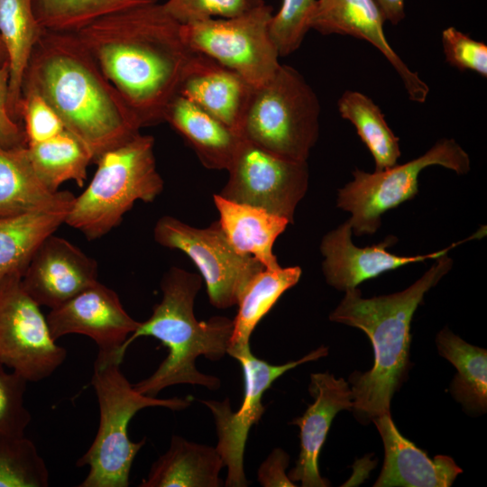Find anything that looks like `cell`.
I'll use <instances>...</instances> for the list:
<instances>
[{"label":"cell","mask_w":487,"mask_h":487,"mask_svg":"<svg viewBox=\"0 0 487 487\" xmlns=\"http://www.w3.org/2000/svg\"><path fill=\"white\" fill-rule=\"evenodd\" d=\"M181 24L154 3L98 18L74 32L142 127L164 121L192 51Z\"/></svg>","instance_id":"6da1fadb"},{"label":"cell","mask_w":487,"mask_h":487,"mask_svg":"<svg viewBox=\"0 0 487 487\" xmlns=\"http://www.w3.org/2000/svg\"><path fill=\"white\" fill-rule=\"evenodd\" d=\"M39 94L95 162L142 128L135 114L72 32L43 30L23 73L22 92Z\"/></svg>","instance_id":"7a4b0ae2"},{"label":"cell","mask_w":487,"mask_h":487,"mask_svg":"<svg viewBox=\"0 0 487 487\" xmlns=\"http://www.w3.org/2000/svg\"><path fill=\"white\" fill-rule=\"evenodd\" d=\"M453 267L446 254L409 288L390 295L362 297L357 288L345 295L329 319L363 331L374 354L369 371L350 376L354 395L352 411L360 421H372L390 412L391 401L407 376L409 367L410 325L425 294Z\"/></svg>","instance_id":"3957f363"},{"label":"cell","mask_w":487,"mask_h":487,"mask_svg":"<svg viewBox=\"0 0 487 487\" xmlns=\"http://www.w3.org/2000/svg\"><path fill=\"white\" fill-rule=\"evenodd\" d=\"M202 281L199 274L175 266L170 268L161 281V301L121 347L124 356L133 341L152 336L168 349L167 357L156 371L133 384L139 392L156 397L165 388L176 384L199 385L211 391L220 387L218 378L200 372L195 363L200 355L218 361L227 354L234 321L224 316L206 321L197 319L194 304Z\"/></svg>","instance_id":"277c9868"},{"label":"cell","mask_w":487,"mask_h":487,"mask_svg":"<svg viewBox=\"0 0 487 487\" xmlns=\"http://www.w3.org/2000/svg\"><path fill=\"white\" fill-rule=\"evenodd\" d=\"M123 358L118 351L97 352L91 384L100 420L93 443L76 463L89 467L79 487H127L133 460L145 444L144 438L133 442L128 436L133 416L145 408L179 411L190 404V398L159 399L139 392L120 369Z\"/></svg>","instance_id":"5b68a950"},{"label":"cell","mask_w":487,"mask_h":487,"mask_svg":"<svg viewBox=\"0 0 487 487\" xmlns=\"http://www.w3.org/2000/svg\"><path fill=\"white\" fill-rule=\"evenodd\" d=\"M154 139L140 133L102 153L96 172L68 212L65 223L88 240L105 236L138 201H154L164 182L157 170Z\"/></svg>","instance_id":"8992f818"},{"label":"cell","mask_w":487,"mask_h":487,"mask_svg":"<svg viewBox=\"0 0 487 487\" xmlns=\"http://www.w3.org/2000/svg\"><path fill=\"white\" fill-rule=\"evenodd\" d=\"M320 104L304 77L280 65L253 89L240 135L283 158L307 161L319 136Z\"/></svg>","instance_id":"52a82bcc"},{"label":"cell","mask_w":487,"mask_h":487,"mask_svg":"<svg viewBox=\"0 0 487 487\" xmlns=\"http://www.w3.org/2000/svg\"><path fill=\"white\" fill-rule=\"evenodd\" d=\"M438 165L464 175L471 170L468 153L454 139L437 141L423 155L398 165L370 173L356 169L353 180L338 189L337 207L351 214L352 232L372 234L381 225V216L412 199L418 193V176L429 166Z\"/></svg>","instance_id":"ba28073f"},{"label":"cell","mask_w":487,"mask_h":487,"mask_svg":"<svg viewBox=\"0 0 487 487\" xmlns=\"http://www.w3.org/2000/svg\"><path fill=\"white\" fill-rule=\"evenodd\" d=\"M271 16L272 8L264 3L239 16L181 24L180 32L192 51L232 69L255 88L281 65L270 35Z\"/></svg>","instance_id":"9c48e42d"},{"label":"cell","mask_w":487,"mask_h":487,"mask_svg":"<svg viewBox=\"0 0 487 487\" xmlns=\"http://www.w3.org/2000/svg\"><path fill=\"white\" fill-rule=\"evenodd\" d=\"M153 238L161 246L184 253L194 262L209 302L217 308L238 304L251 280L264 269L257 260L231 245L218 221L198 228L163 216L154 225Z\"/></svg>","instance_id":"30bf717a"},{"label":"cell","mask_w":487,"mask_h":487,"mask_svg":"<svg viewBox=\"0 0 487 487\" xmlns=\"http://www.w3.org/2000/svg\"><path fill=\"white\" fill-rule=\"evenodd\" d=\"M327 351V347L320 346L299 360L275 365L253 355L250 345L227 350V354L237 360L243 369L244 390L242 405L234 412L228 398L223 401L200 400L214 417L218 437L216 448L227 468L225 486L245 487L249 483L244 468V448L250 428L265 412L262 402L263 393L286 372L326 356Z\"/></svg>","instance_id":"8fae6325"},{"label":"cell","mask_w":487,"mask_h":487,"mask_svg":"<svg viewBox=\"0 0 487 487\" xmlns=\"http://www.w3.org/2000/svg\"><path fill=\"white\" fill-rule=\"evenodd\" d=\"M67 351L52 338L46 317L23 286L22 277L0 280V363L38 382L65 361Z\"/></svg>","instance_id":"7c38bea8"},{"label":"cell","mask_w":487,"mask_h":487,"mask_svg":"<svg viewBox=\"0 0 487 487\" xmlns=\"http://www.w3.org/2000/svg\"><path fill=\"white\" fill-rule=\"evenodd\" d=\"M226 170L221 197L294 223L296 208L308 188L307 161L283 158L243 138Z\"/></svg>","instance_id":"4fadbf2b"},{"label":"cell","mask_w":487,"mask_h":487,"mask_svg":"<svg viewBox=\"0 0 487 487\" xmlns=\"http://www.w3.org/2000/svg\"><path fill=\"white\" fill-rule=\"evenodd\" d=\"M46 320L55 341L66 335L79 334L90 337L98 351L120 354L141 323L126 312L117 293L99 281L51 308Z\"/></svg>","instance_id":"5bb4252c"},{"label":"cell","mask_w":487,"mask_h":487,"mask_svg":"<svg viewBox=\"0 0 487 487\" xmlns=\"http://www.w3.org/2000/svg\"><path fill=\"white\" fill-rule=\"evenodd\" d=\"M98 281V266L69 241L54 234L39 246L22 282L41 307L56 308Z\"/></svg>","instance_id":"9a60e30c"},{"label":"cell","mask_w":487,"mask_h":487,"mask_svg":"<svg viewBox=\"0 0 487 487\" xmlns=\"http://www.w3.org/2000/svg\"><path fill=\"white\" fill-rule=\"evenodd\" d=\"M352 233L347 220L326 234L320 244L324 256L322 270L326 280L330 286L343 291L357 288L367 280L409 263L436 259L446 254L457 244L478 236L476 233L464 241L428 254L400 256L387 251V248L398 241L394 235H388L378 244L360 248L353 244Z\"/></svg>","instance_id":"2e32d148"},{"label":"cell","mask_w":487,"mask_h":487,"mask_svg":"<svg viewBox=\"0 0 487 487\" xmlns=\"http://www.w3.org/2000/svg\"><path fill=\"white\" fill-rule=\"evenodd\" d=\"M385 21L375 0H317L309 26L325 35H350L371 43L398 73L409 99L424 103L429 87L388 42L383 29Z\"/></svg>","instance_id":"e0dca14e"},{"label":"cell","mask_w":487,"mask_h":487,"mask_svg":"<svg viewBox=\"0 0 487 487\" xmlns=\"http://www.w3.org/2000/svg\"><path fill=\"white\" fill-rule=\"evenodd\" d=\"M308 391L314 402L291 421L299 427L300 451L288 476L303 487H326L329 482L319 473V453L335 415L344 409L352 411L354 395L348 382L328 372L312 373Z\"/></svg>","instance_id":"ac0fdd59"},{"label":"cell","mask_w":487,"mask_h":487,"mask_svg":"<svg viewBox=\"0 0 487 487\" xmlns=\"http://www.w3.org/2000/svg\"><path fill=\"white\" fill-rule=\"evenodd\" d=\"M383 442L384 463L375 487H449L463 471L452 457L433 459L404 437L391 412L372 419Z\"/></svg>","instance_id":"d6986e66"},{"label":"cell","mask_w":487,"mask_h":487,"mask_svg":"<svg viewBox=\"0 0 487 487\" xmlns=\"http://www.w3.org/2000/svg\"><path fill=\"white\" fill-rule=\"evenodd\" d=\"M253 89L232 69L206 55L194 52L186 67L178 94L240 134Z\"/></svg>","instance_id":"ffe728a7"},{"label":"cell","mask_w":487,"mask_h":487,"mask_svg":"<svg viewBox=\"0 0 487 487\" xmlns=\"http://www.w3.org/2000/svg\"><path fill=\"white\" fill-rule=\"evenodd\" d=\"M75 196L51 191L38 177L27 145L0 147V217L38 211L69 212Z\"/></svg>","instance_id":"44dd1931"},{"label":"cell","mask_w":487,"mask_h":487,"mask_svg":"<svg viewBox=\"0 0 487 487\" xmlns=\"http://www.w3.org/2000/svg\"><path fill=\"white\" fill-rule=\"evenodd\" d=\"M164 121L188 142L201 163L211 170H226L243 139L216 116L179 94L169 104Z\"/></svg>","instance_id":"7402d4cb"},{"label":"cell","mask_w":487,"mask_h":487,"mask_svg":"<svg viewBox=\"0 0 487 487\" xmlns=\"http://www.w3.org/2000/svg\"><path fill=\"white\" fill-rule=\"evenodd\" d=\"M213 200L220 226L237 252L252 256L265 269L280 267L273 245L289 224L286 218L261 207L228 200L219 194H215Z\"/></svg>","instance_id":"603a6c76"},{"label":"cell","mask_w":487,"mask_h":487,"mask_svg":"<svg viewBox=\"0 0 487 487\" xmlns=\"http://www.w3.org/2000/svg\"><path fill=\"white\" fill-rule=\"evenodd\" d=\"M224 462L216 447L173 435L169 449L152 465L141 487H218Z\"/></svg>","instance_id":"cb8c5ba5"},{"label":"cell","mask_w":487,"mask_h":487,"mask_svg":"<svg viewBox=\"0 0 487 487\" xmlns=\"http://www.w3.org/2000/svg\"><path fill=\"white\" fill-rule=\"evenodd\" d=\"M43 30L36 20L32 0H0V33L9 56L8 110L12 119L21 124L23 77Z\"/></svg>","instance_id":"d4e9b609"},{"label":"cell","mask_w":487,"mask_h":487,"mask_svg":"<svg viewBox=\"0 0 487 487\" xmlns=\"http://www.w3.org/2000/svg\"><path fill=\"white\" fill-rule=\"evenodd\" d=\"M67 214L38 211L0 217V280L23 277L39 246L65 223Z\"/></svg>","instance_id":"484cf974"},{"label":"cell","mask_w":487,"mask_h":487,"mask_svg":"<svg viewBox=\"0 0 487 487\" xmlns=\"http://www.w3.org/2000/svg\"><path fill=\"white\" fill-rule=\"evenodd\" d=\"M299 266L263 269L249 283L238 301V312L229 348L250 345L251 335L282 294L294 287L301 277ZM227 349V350H228Z\"/></svg>","instance_id":"4316f807"},{"label":"cell","mask_w":487,"mask_h":487,"mask_svg":"<svg viewBox=\"0 0 487 487\" xmlns=\"http://www.w3.org/2000/svg\"><path fill=\"white\" fill-rule=\"evenodd\" d=\"M27 151L38 177L51 191H58L60 185L68 180H74L80 188L84 186L93 156L69 131L41 142L27 144Z\"/></svg>","instance_id":"83f0119b"},{"label":"cell","mask_w":487,"mask_h":487,"mask_svg":"<svg viewBox=\"0 0 487 487\" xmlns=\"http://www.w3.org/2000/svg\"><path fill=\"white\" fill-rule=\"evenodd\" d=\"M439 354L457 370L451 384L453 396L473 411L484 412L487 407V352L472 345L448 328L436 336Z\"/></svg>","instance_id":"f1b7e54d"},{"label":"cell","mask_w":487,"mask_h":487,"mask_svg":"<svg viewBox=\"0 0 487 487\" xmlns=\"http://www.w3.org/2000/svg\"><path fill=\"white\" fill-rule=\"evenodd\" d=\"M337 108L341 117L354 124L370 151L376 171L398 164L400 157V139L372 98L359 91L345 90L337 101Z\"/></svg>","instance_id":"f546056e"},{"label":"cell","mask_w":487,"mask_h":487,"mask_svg":"<svg viewBox=\"0 0 487 487\" xmlns=\"http://www.w3.org/2000/svg\"><path fill=\"white\" fill-rule=\"evenodd\" d=\"M154 3L158 0H32L40 26L54 32H76L103 16Z\"/></svg>","instance_id":"4dcf8cb0"},{"label":"cell","mask_w":487,"mask_h":487,"mask_svg":"<svg viewBox=\"0 0 487 487\" xmlns=\"http://www.w3.org/2000/svg\"><path fill=\"white\" fill-rule=\"evenodd\" d=\"M50 473L35 444L23 436L0 434V487H47Z\"/></svg>","instance_id":"1f68e13d"},{"label":"cell","mask_w":487,"mask_h":487,"mask_svg":"<svg viewBox=\"0 0 487 487\" xmlns=\"http://www.w3.org/2000/svg\"><path fill=\"white\" fill-rule=\"evenodd\" d=\"M317 0H282L279 11L272 14L269 31L280 57L297 51L308 31Z\"/></svg>","instance_id":"d6a6232c"},{"label":"cell","mask_w":487,"mask_h":487,"mask_svg":"<svg viewBox=\"0 0 487 487\" xmlns=\"http://www.w3.org/2000/svg\"><path fill=\"white\" fill-rule=\"evenodd\" d=\"M29 381L19 373L7 372L0 363V434L23 436L32 420L24 405Z\"/></svg>","instance_id":"836d02e7"},{"label":"cell","mask_w":487,"mask_h":487,"mask_svg":"<svg viewBox=\"0 0 487 487\" xmlns=\"http://www.w3.org/2000/svg\"><path fill=\"white\" fill-rule=\"evenodd\" d=\"M264 4L263 0H167L164 9L180 24L211 18H232Z\"/></svg>","instance_id":"e575fe53"},{"label":"cell","mask_w":487,"mask_h":487,"mask_svg":"<svg viewBox=\"0 0 487 487\" xmlns=\"http://www.w3.org/2000/svg\"><path fill=\"white\" fill-rule=\"evenodd\" d=\"M21 120L27 144L47 141L66 130L54 109L32 91L22 92Z\"/></svg>","instance_id":"d590c367"},{"label":"cell","mask_w":487,"mask_h":487,"mask_svg":"<svg viewBox=\"0 0 487 487\" xmlns=\"http://www.w3.org/2000/svg\"><path fill=\"white\" fill-rule=\"evenodd\" d=\"M446 60L459 70L487 77V45L450 26L442 32Z\"/></svg>","instance_id":"8d00e7d4"},{"label":"cell","mask_w":487,"mask_h":487,"mask_svg":"<svg viewBox=\"0 0 487 487\" xmlns=\"http://www.w3.org/2000/svg\"><path fill=\"white\" fill-rule=\"evenodd\" d=\"M9 66L0 69V147L26 146L27 139L21 123L12 119L8 110Z\"/></svg>","instance_id":"74e56055"},{"label":"cell","mask_w":487,"mask_h":487,"mask_svg":"<svg viewBox=\"0 0 487 487\" xmlns=\"http://www.w3.org/2000/svg\"><path fill=\"white\" fill-rule=\"evenodd\" d=\"M289 463V455L280 448H275L260 465L257 480L263 487L297 486L285 471Z\"/></svg>","instance_id":"f35d334b"},{"label":"cell","mask_w":487,"mask_h":487,"mask_svg":"<svg viewBox=\"0 0 487 487\" xmlns=\"http://www.w3.org/2000/svg\"><path fill=\"white\" fill-rule=\"evenodd\" d=\"M384 18L392 25H397L405 18L404 0H375Z\"/></svg>","instance_id":"ab89813d"},{"label":"cell","mask_w":487,"mask_h":487,"mask_svg":"<svg viewBox=\"0 0 487 487\" xmlns=\"http://www.w3.org/2000/svg\"><path fill=\"white\" fill-rule=\"evenodd\" d=\"M9 66V56L5 41L0 33V69Z\"/></svg>","instance_id":"60d3db41"}]
</instances>
